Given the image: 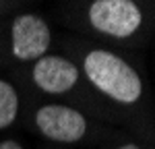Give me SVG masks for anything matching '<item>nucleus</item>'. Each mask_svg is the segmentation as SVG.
<instances>
[{"label": "nucleus", "instance_id": "39448f33", "mask_svg": "<svg viewBox=\"0 0 155 149\" xmlns=\"http://www.w3.org/2000/svg\"><path fill=\"white\" fill-rule=\"evenodd\" d=\"M31 83L46 95H66L81 81V68L64 54H46L31 64Z\"/></svg>", "mask_w": 155, "mask_h": 149}, {"label": "nucleus", "instance_id": "7ed1b4c3", "mask_svg": "<svg viewBox=\"0 0 155 149\" xmlns=\"http://www.w3.org/2000/svg\"><path fill=\"white\" fill-rule=\"evenodd\" d=\"M33 126L44 139L52 143H79L89 133V118L68 104H41L33 114Z\"/></svg>", "mask_w": 155, "mask_h": 149}, {"label": "nucleus", "instance_id": "6e6552de", "mask_svg": "<svg viewBox=\"0 0 155 149\" xmlns=\"http://www.w3.org/2000/svg\"><path fill=\"white\" fill-rule=\"evenodd\" d=\"M116 149H141L137 143H124V145H118Z\"/></svg>", "mask_w": 155, "mask_h": 149}, {"label": "nucleus", "instance_id": "1a4fd4ad", "mask_svg": "<svg viewBox=\"0 0 155 149\" xmlns=\"http://www.w3.org/2000/svg\"><path fill=\"white\" fill-rule=\"evenodd\" d=\"M2 6H4V4H2V2H0V12H2Z\"/></svg>", "mask_w": 155, "mask_h": 149}, {"label": "nucleus", "instance_id": "0eeeda50", "mask_svg": "<svg viewBox=\"0 0 155 149\" xmlns=\"http://www.w3.org/2000/svg\"><path fill=\"white\" fill-rule=\"evenodd\" d=\"M0 149H25L23 143H19L17 139H2L0 141Z\"/></svg>", "mask_w": 155, "mask_h": 149}, {"label": "nucleus", "instance_id": "f03ea898", "mask_svg": "<svg viewBox=\"0 0 155 149\" xmlns=\"http://www.w3.org/2000/svg\"><path fill=\"white\" fill-rule=\"evenodd\" d=\"M85 21L104 37L128 39L141 31L145 15L134 0H93L85 6Z\"/></svg>", "mask_w": 155, "mask_h": 149}, {"label": "nucleus", "instance_id": "423d86ee", "mask_svg": "<svg viewBox=\"0 0 155 149\" xmlns=\"http://www.w3.org/2000/svg\"><path fill=\"white\" fill-rule=\"evenodd\" d=\"M19 110H21V98L17 87L8 79L0 77V133L17 122Z\"/></svg>", "mask_w": 155, "mask_h": 149}, {"label": "nucleus", "instance_id": "f257e3e1", "mask_svg": "<svg viewBox=\"0 0 155 149\" xmlns=\"http://www.w3.org/2000/svg\"><path fill=\"white\" fill-rule=\"evenodd\" d=\"M81 74L104 98L120 106H134L143 98V79L126 58L106 48H89L81 56Z\"/></svg>", "mask_w": 155, "mask_h": 149}, {"label": "nucleus", "instance_id": "20e7f679", "mask_svg": "<svg viewBox=\"0 0 155 149\" xmlns=\"http://www.w3.org/2000/svg\"><path fill=\"white\" fill-rule=\"evenodd\" d=\"M52 29L39 12L25 11L15 15L8 27V52L19 62H33L50 54Z\"/></svg>", "mask_w": 155, "mask_h": 149}]
</instances>
